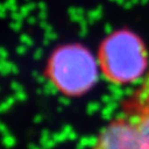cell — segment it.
Masks as SVG:
<instances>
[{
	"mask_svg": "<svg viewBox=\"0 0 149 149\" xmlns=\"http://www.w3.org/2000/svg\"><path fill=\"white\" fill-rule=\"evenodd\" d=\"M9 73H13L17 74L18 73V69L15 64H11L9 62H7L5 60L0 61V74H9Z\"/></svg>",
	"mask_w": 149,
	"mask_h": 149,
	"instance_id": "4",
	"label": "cell"
},
{
	"mask_svg": "<svg viewBox=\"0 0 149 149\" xmlns=\"http://www.w3.org/2000/svg\"><path fill=\"white\" fill-rule=\"evenodd\" d=\"M50 80L62 93L79 96L97 81V63L93 54L80 44H68L54 51L48 66Z\"/></svg>",
	"mask_w": 149,
	"mask_h": 149,
	"instance_id": "2",
	"label": "cell"
},
{
	"mask_svg": "<svg viewBox=\"0 0 149 149\" xmlns=\"http://www.w3.org/2000/svg\"><path fill=\"white\" fill-rule=\"evenodd\" d=\"M3 144H5L6 147H12L13 145L16 144V139L12 135H3Z\"/></svg>",
	"mask_w": 149,
	"mask_h": 149,
	"instance_id": "7",
	"label": "cell"
},
{
	"mask_svg": "<svg viewBox=\"0 0 149 149\" xmlns=\"http://www.w3.org/2000/svg\"><path fill=\"white\" fill-rule=\"evenodd\" d=\"M98 60L107 80L115 84H129L144 74L148 53L143 40L136 33L120 29L102 42Z\"/></svg>",
	"mask_w": 149,
	"mask_h": 149,
	"instance_id": "1",
	"label": "cell"
},
{
	"mask_svg": "<svg viewBox=\"0 0 149 149\" xmlns=\"http://www.w3.org/2000/svg\"><path fill=\"white\" fill-rule=\"evenodd\" d=\"M93 149H146L135 123L120 118L109 124L101 133Z\"/></svg>",
	"mask_w": 149,
	"mask_h": 149,
	"instance_id": "3",
	"label": "cell"
},
{
	"mask_svg": "<svg viewBox=\"0 0 149 149\" xmlns=\"http://www.w3.org/2000/svg\"><path fill=\"white\" fill-rule=\"evenodd\" d=\"M0 133L2 134V135H7V134H8L7 128H6V126L1 122H0Z\"/></svg>",
	"mask_w": 149,
	"mask_h": 149,
	"instance_id": "11",
	"label": "cell"
},
{
	"mask_svg": "<svg viewBox=\"0 0 149 149\" xmlns=\"http://www.w3.org/2000/svg\"><path fill=\"white\" fill-rule=\"evenodd\" d=\"M29 149H40V148H38L37 146H34V145H30V146H29Z\"/></svg>",
	"mask_w": 149,
	"mask_h": 149,
	"instance_id": "12",
	"label": "cell"
},
{
	"mask_svg": "<svg viewBox=\"0 0 149 149\" xmlns=\"http://www.w3.org/2000/svg\"><path fill=\"white\" fill-rule=\"evenodd\" d=\"M16 98L18 100H20V101H24L26 98H27V95H26V93H24V91H18L16 92Z\"/></svg>",
	"mask_w": 149,
	"mask_h": 149,
	"instance_id": "8",
	"label": "cell"
},
{
	"mask_svg": "<svg viewBox=\"0 0 149 149\" xmlns=\"http://www.w3.org/2000/svg\"><path fill=\"white\" fill-rule=\"evenodd\" d=\"M7 52H6L5 49H0V61H2V60H5L7 58Z\"/></svg>",
	"mask_w": 149,
	"mask_h": 149,
	"instance_id": "10",
	"label": "cell"
},
{
	"mask_svg": "<svg viewBox=\"0 0 149 149\" xmlns=\"http://www.w3.org/2000/svg\"><path fill=\"white\" fill-rule=\"evenodd\" d=\"M56 91H59V88L56 87V85L52 81L50 80L49 82H45V84H44V93L50 94V95H54L56 93Z\"/></svg>",
	"mask_w": 149,
	"mask_h": 149,
	"instance_id": "5",
	"label": "cell"
},
{
	"mask_svg": "<svg viewBox=\"0 0 149 149\" xmlns=\"http://www.w3.org/2000/svg\"><path fill=\"white\" fill-rule=\"evenodd\" d=\"M11 87H12V90L15 91V92H18V91H22V86L19 84V83H17V82H13L12 84H11Z\"/></svg>",
	"mask_w": 149,
	"mask_h": 149,
	"instance_id": "9",
	"label": "cell"
},
{
	"mask_svg": "<svg viewBox=\"0 0 149 149\" xmlns=\"http://www.w3.org/2000/svg\"><path fill=\"white\" fill-rule=\"evenodd\" d=\"M13 103H15V98H13V97L8 98L6 102L1 103V104H0V113H3V112H6V111H8V109L12 106Z\"/></svg>",
	"mask_w": 149,
	"mask_h": 149,
	"instance_id": "6",
	"label": "cell"
}]
</instances>
